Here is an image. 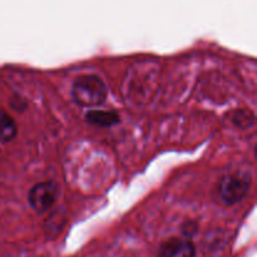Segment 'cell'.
Here are the masks:
<instances>
[{"label": "cell", "mask_w": 257, "mask_h": 257, "mask_svg": "<svg viewBox=\"0 0 257 257\" xmlns=\"http://www.w3.org/2000/svg\"><path fill=\"white\" fill-rule=\"evenodd\" d=\"M158 257H196V246L188 237H171L160 246Z\"/></svg>", "instance_id": "cell-4"}, {"label": "cell", "mask_w": 257, "mask_h": 257, "mask_svg": "<svg viewBox=\"0 0 257 257\" xmlns=\"http://www.w3.org/2000/svg\"><path fill=\"white\" fill-rule=\"evenodd\" d=\"M252 177L248 172H232L223 176L217 185V196L225 206H233L250 191Z\"/></svg>", "instance_id": "cell-2"}, {"label": "cell", "mask_w": 257, "mask_h": 257, "mask_svg": "<svg viewBox=\"0 0 257 257\" xmlns=\"http://www.w3.org/2000/svg\"><path fill=\"white\" fill-rule=\"evenodd\" d=\"M59 196V187L53 181L39 182L30 188L28 193V202L33 211L45 213L55 205Z\"/></svg>", "instance_id": "cell-3"}, {"label": "cell", "mask_w": 257, "mask_h": 257, "mask_svg": "<svg viewBox=\"0 0 257 257\" xmlns=\"http://www.w3.org/2000/svg\"><path fill=\"white\" fill-rule=\"evenodd\" d=\"M88 122L97 127L108 128L115 125L119 122V115L114 110H99V109H90L85 114Z\"/></svg>", "instance_id": "cell-5"}, {"label": "cell", "mask_w": 257, "mask_h": 257, "mask_svg": "<svg viewBox=\"0 0 257 257\" xmlns=\"http://www.w3.org/2000/svg\"><path fill=\"white\" fill-rule=\"evenodd\" d=\"M17 123L12 115L0 108V142L8 143L13 141L17 136Z\"/></svg>", "instance_id": "cell-6"}, {"label": "cell", "mask_w": 257, "mask_h": 257, "mask_svg": "<svg viewBox=\"0 0 257 257\" xmlns=\"http://www.w3.org/2000/svg\"><path fill=\"white\" fill-rule=\"evenodd\" d=\"M70 93L73 100L85 108L99 107L104 104L108 97L107 85L97 74H84L75 78Z\"/></svg>", "instance_id": "cell-1"}]
</instances>
